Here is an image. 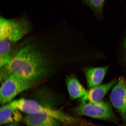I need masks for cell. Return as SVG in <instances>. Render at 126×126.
I'll return each instance as SVG.
<instances>
[{
	"instance_id": "obj_8",
	"label": "cell",
	"mask_w": 126,
	"mask_h": 126,
	"mask_svg": "<svg viewBox=\"0 0 126 126\" xmlns=\"http://www.w3.org/2000/svg\"><path fill=\"white\" fill-rule=\"evenodd\" d=\"M24 122L27 126H61L59 119L46 114H27Z\"/></svg>"
},
{
	"instance_id": "obj_12",
	"label": "cell",
	"mask_w": 126,
	"mask_h": 126,
	"mask_svg": "<svg viewBox=\"0 0 126 126\" xmlns=\"http://www.w3.org/2000/svg\"><path fill=\"white\" fill-rule=\"evenodd\" d=\"M9 41L0 40V67H4L11 61L14 56Z\"/></svg>"
},
{
	"instance_id": "obj_5",
	"label": "cell",
	"mask_w": 126,
	"mask_h": 126,
	"mask_svg": "<svg viewBox=\"0 0 126 126\" xmlns=\"http://www.w3.org/2000/svg\"><path fill=\"white\" fill-rule=\"evenodd\" d=\"M0 40L17 42L29 31V25L26 19H7L1 17Z\"/></svg>"
},
{
	"instance_id": "obj_6",
	"label": "cell",
	"mask_w": 126,
	"mask_h": 126,
	"mask_svg": "<svg viewBox=\"0 0 126 126\" xmlns=\"http://www.w3.org/2000/svg\"><path fill=\"white\" fill-rule=\"evenodd\" d=\"M110 101L122 118L126 126V78L122 77L113 87L110 95Z\"/></svg>"
},
{
	"instance_id": "obj_10",
	"label": "cell",
	"mask_w": 126,
	"mask_h": 126,
	"mask_svg": "<svg viewBox=\"0 0 126 126\" xmlns=\"http://www.w3.org/2000/svg\"><path fill=\"white\" fill-rule=\"evenodd\" d=\"M23 116L19 110L12 108L8 104L1 107L0 110L1 125L13 124L20 122Z\"/></svg>"
},
{
	"instance_id": "obj_4",
	"label": "cell",
	"mask_w": 126,
	"mask_h": 126,
	"mask_svg": "<svg viewBox=\"0 0 126 126\" xmlns=\"http://www.w3.org/2000/svg\"><path fill=\"white\" fill-rule=\"evenodd\" d=\"M32 82L15 75L12 74L3 81L0 91V102L2 105L9 103L18 94L30 88Z\"/></svg>"
},
{
	"instance_id": "obj_11",
	"label": "cell",
	"mask_w": 126,
	"mask_h": 126,
	"mask_svg": "<svg viewBox=\"0 0 126 126\" xmlns=\"http://www.w3.org/2000/svg\"><path fill=\"white\" fill-rule=\"evenodd\" d=\"M66 84L71 98L75 100L82 98L87 91L74 75L68 76L66 79Z\"/></svg>"
},
{
	"instance_id": "obj_3",
	"label": "cell",
	"mask_w": 126,
	"mask_h": 126,
	"mask_svg": "<svg viewBox=\"0 0 126 126\" xmlns=\"http://www.w3.org/2000/svg\"><path fill=\"white\" fill-rule=\"evenodd\" d=\"M75 112L80 115L117 123L119 119L108 102L101 101L96 103H81L75 108Z\"/></svg>"
},
{
	"instance_id": "obj_15",
	"label": "cell",
	"mask_w": 126,
	"mask_h": 126,
	"mask_svg": "<svg viewBox=\"0 0 126 126\" xmlns=\"http://www.w3.org/2000/svg\"><path fill=\"white\" fill-rule=\"evenodd\" d=\"M10 124V125H8L6 126H16V125H15V124Z\"/></svg>"
},
{
	"instance_id": "obj_9",
	"label": "cell",
	"mask_w": 126,
	"mask_h": 126,
	"mask_svg": "<svg viewBox=\"0 0 126 126\" xmlns=\"http://www.w3.org/2000/svg\"><path fill=\"white\" fill-rule=\"evenodd\" d=\"M108 68L109 66L83 68V70L85 76L88 87L90 89L100 85L105 78Z\"/></svg>"
},
{
	"instance_id": "obj_13",
	"label": "cell",
	"mask_w": 126,
	"mask_h": 126,
	"mask_svg": "<svg viewBox=\"0 0 126 126\" xmlns=\"http://www.w3.org/2000/svg\"><path fill=\"white\" fill-rule=\"evenodd\" d=\"M105 0H85L86 2L97 15H101Z\"/></svg>"
},
{
	"instance_id": "obj_7",
	"label": "cell",
	"mask_w": 126,
	"mask_h": 126,
	"mask_svg": "<svg viewBox=\"0 0 126 126\" xmlns=\"http://www.w3.org/2000/svg\"><path fill=\"white\" fill-rule=\"evenodd\" d=\"M118 80L116 78L105 84L90 88L84 96L80 100L81 103H96L101 101L110 90L117 83Z\"/></svg>"
},
{
	"instance_id": "obj_14",
	"label": "cell",
	"mask_w": 126,
	"mask_h": 126,
	"mask_svg": "<svg viewBox=\"0 0 126 126\" xmlns=\"http://www.w3.org/2000/svg\"><path fill=\"white\" fill-rule=\"evenodd\" d=\"M124 49H125V55L126 59V38L125 39V40H124Z\"/></svg>"
},
{
	"instance_id": "obj_1",
	"label": "cell",
	"mask_w": 126,
	"mask_h": 126,
	"mask_svg": "<svg viewBox=\"0 0 126 126\" xmlns=\"http://www.w3.org/2000/svg\"><path fill=\"white\" fill-rule=\"evenodd\" d=\"M46 60L35 47L28 45L20 49L7 65L2 68L0 79L15 74L32 82L38 79L48 71Z\"/></svg>"
},
{
	"instance_id": "obj_2",
	"label": "cell",
	"mask_w": 126,
	"mask_h": 126,
	"mask_svg": "<svg viewBox=\"0 0 126 126\" xmlns=\"http://www.w3.org/2000/svg\"><path fill=\"white\" fill-rule=\"evenodd\" d=\"M14 108L28 114H46L59 119L61 122L76 125L85 124L80 119L68 115L59 110L45 106L35 100L21 98L12 100L8 103Z\"/></svg>"
}]
</instances>
